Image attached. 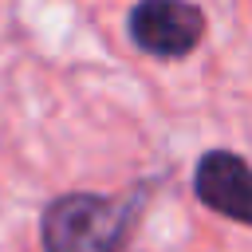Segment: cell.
Masks as SVG:
<instances>
[{
    "label": "cell",
    "instance_id": "1",
    "mask_svg": "<svg viewBox=\"0 0 252 252\" xmlns=\"http://www.w3.org/2000/svg\"><path fill=\"white\" fill-rule=\"evenodd\" d=\"M130 220L126 201L67 193L43 213V248L47 252H114Z\"/></svg>",
    "mask_w": 252,
    "mask_h": 252
},
{
    "label": "cell",
    "instance_id": "2",
    "mask_svg": "<svg viewBox=\"0 0 252 252\" xmlns=\"http://www.w3.org/2000/svg\"><path fill=\"white\" fill-rule=\"evenodd\" d=\"M205 35V12L193 0H138L130 12V39L146 55L181 59Z\"/></svg>",
    "mask_w": 252,
    "mask_h": 252
},
{
    "label": "cell",
    "instance_id": "3",
    "mask_svg": "<svg viewBox=\"0 0 252 252\" xmlns=\"http://www.w3.org/2000/svg\"><path fill=\"white\" fill-rule=\"evenodd\" d=\"M193 193L201 197V205H209L213 213L240 220L252 228V165L240 154L228 150H209L197 161L193 173Z\"/></svg>",
    "mask_w": 252,
    "mask_h": 252
}]
</instances>
